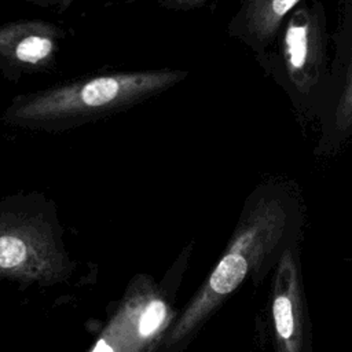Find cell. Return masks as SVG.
Here are the masks:
<instances>
[{
	"instance_id": "cell-1",
	"label": "cell",
	"mask_w": 352,
	"mask_h": 352,
	"mask_svg": "<svg viewBox=\"0 0 352 352\" xmlns=\"http://www.w3.org/2000/svg\"><path fill=\"white\" fill-rule=\"evenodd\" d=\"M186 76V70L164 67L81 77L14 96L1 120L14 128L62 132L155 98Z\"/></svg>"
},
{
	"instance_id": "cell-2",
	"label": "cell",
	"mask_w": 352,
	"mask_h": 352,
	"mask_svg": "<svg viewBox=\"0 0 352 352\" xmlns=\"http://www.w3.org/2000/svg\"><path fill=\"white\" fill-rule=\"evenodd\" d=\"M292 245H297V230L286 205L275 197L254 199L243 210L220 260L169 330L166 345L198 329L248 278L258 286Z\"/></svg>"
},
{
	"instance_id": "cell-3",
	"label": "cell",
	"mask_w": 352,
	"mask_h": 352,
	"mask_svg": "<svg viewBox=\"0 0 352 352\" xmlns=\"http://www.w3.org/2000/svg\"><path fill=\"white\" fill-rule=\"evenodd\" d=\"M50 202L37 192L0 202V276L51 283L63 274Z\"/></svg>"
},
{
	"instance_id": "cell-4",
	"label": "cell",
	"mask_w": 352,
	"mask_h": 352,
	"mask_svg": "<svg viewBox=\"0 0 352 352\" xmlns=\"http://www.w3.org/2000/svg\"><path fill=\"white\" fill-rule=\"evenodd\" d=\"M170 320L172 309L161 292L139 276L89 352H148Z\"/></svg>"
},
{
	"instance_id": "cell-5",
	"label": "cell",
	"mask_w": 352,
	"mask_h": 352,
	"mask_svg": "<svg viewBox=\"0 0 352 352\" xmlns=\"http://www.w3.org/2000/svg\"><path fill=\"white\" fill-rule=\"evenodd\" d=\"M270 312L275 352H312L311 322L297 245L289 246L274 268Z\"/></svg>"
},
{
	"instance_id": "cell-6",
	"label": "cell",
	"mask_w": 352,
	"mask_h": 352,
	"mask_svg": "<svg viewBox=\"0 0 352 352\" xmlns=\"http://www.w3.org/2000/svg\"><path fill=\"white\" fill-rule=\"evenodd\" d=\"M63 38L62 28L41 19L0 25V73L16 82L25 74L51 70Z\"/></svg>"
},
{
	"instance_id": "cell-7",
	"label": "cell",
	"mask_w": 352,
	"mask_h": 352,
	"mask_svg": "<svg viewBox=\"0 0 352 352\" xmlns=\"http://www.w3.org/2000/svg\"><path fill=\"white\" fill-rule=\"evenodd\" d=\"M283 55L292 81L305 92L315 84L320 65V37L316 19L298 10L290 18L283 34Z\"/></svg>"
},
{
	"instance_id": "cell-8",
	"label": "cell",
	"mask_w": 352,
	"mask_h": 352,
	"mask_svg": "<svg viewBox=\"0 0 352 352\" xmlns=\"http://www.w3.org/2000/svg\"><path fill=\"white\" fill-rule=\"evenodd\" d=\"M300 0H246L241 12L243 28L252 38L268 43L283 18Z\"/></svg>"
},
{
	"instance_id": "cell-9",
	"label": "cell",
	"mask_w": 352,
	"mask_h": 352,
	"mask_svg": "<svg viewBox=\"0 0 352 352\" xmlns=\"http://www.w3.org/2000/svg\"><path fill=\"white\" fill-rule=\"evenodd\" d=\"M336 122L341 131L348 129L352 124V63L346 76L345 88L342 91V95L337 107Z\"/></svg>"
},
{
	"instance_id": "cell-10",
	"label": "cell",
	"mask_w": 352,
	"mask_h": 352,
	"mask_svg": "<svg viewBox=\"0 0 352 352\" xmlns=\"http://www.w3.org/2000/svg\"><path fill=\"white\" fill-rule=\"evenodd\" d=\"M157 1L169 10H191L205 4L208 0H157Z\"/></svg>"
},
{
	"instance_id": "cell-11",
	"label": "cell",
	"mask_w": 352,
	"mask_h": 352,
	"mask_svg": "<svg viewBox=\"0 0 352 352\" xmlns=\"http://www.w3.org/2000/svg\"><path fill=\"white\" fill-rule=\"evenodd\" d=\"M30 4L44 7V8H55L58 12H63L67 10L74 0H25Z\"/></svg>"
}]
</instances>
